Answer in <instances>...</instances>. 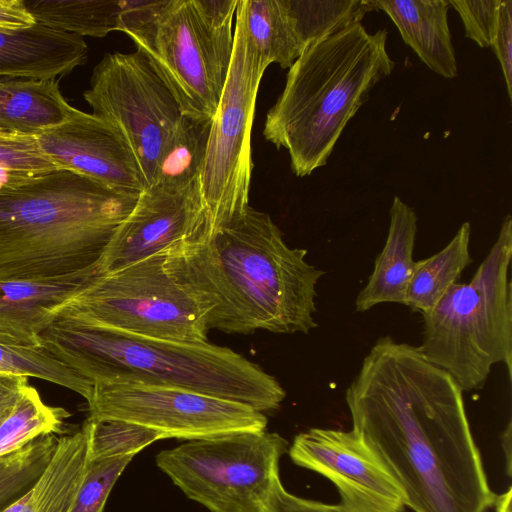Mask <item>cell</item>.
Masks as SVG:
<instances>
[{"mask_svg": "<svg viewBox=\"0 0 512 512\" xmlns=\"http://www.w3.org/2000/svg\"><path fill=\"white\" fill-rule=\"evenodd\" d=\"M352 425L414 512H486L490 489L463 390L419 346L380 337L345 393Z\"/></svg>", "mask_w": 512, "mask_h": 512, "instance_id": "6da1fadb", "label": "cell"}, {"mask_svg": "<svg viewBox=\"0 0 512 512\" xmlns=\"http://www.w3.org/2000/svg\"><path fill=\"white\" fill-rule=\"evenodd\" d=\"M290 248L270 215L250 205L205 238L166 252V268L194 299L208 329L308 334L318 326L325 271Z\"/></svg>", "mask_w": 512, "mask_h": 512, "instance_id": "7a4b0ae2", "label": "cell"}, {"mask_svg": "<svg viewBox=\"0 0 512 512\" xmlns=\"http://www.w3.org/2000/svg\"><path fill=\"white\" fill-rule=\"evenodd\" d=\"M41 349L93 387L98 382L170 386L229 399L265 413L286 393L278 380L228 347L127 334L58 314Z\"/></svg>", "mask_w": 512, "mask_h": 512, "instance_id": "3957f363", "label": "cell"}, {"mask_svg": "<svg viewBox=\"0 0 512 512\" xmlns=\"http://www.w3.org/2000/svg\"><path fill=\"white\" fill-rule=\"evenodd\" d=\"M138 197L63 168L1 188L0 280L98 269Z\"/></svg>", "mask_w": 512, "mask_h": 512, "instance_id": "277c9868", "label": "cell"}, {"mask_svg": "<svg viewBox=\"0 0 512 512\" xmlns=\"http://www.w3.org/2000/svg\"><path fill=\"white\" fill-rule=\"evenodd\" d=\"M387 36L386 29L371 34L361 22L354 23L307 46L289 68L263 135L287 150L296 176L327 164L369 92L392 73Z\"/></svg>", "mask_w": 512, "mask_h": 512, "instance_id": "5b68a950", "label": "cell"}, {"mask_svg": "<svg viewBox=\"0 0 512 512\" xmlns=\"http://www.w3.org/2000/svg\"><path fill=\"white\" fill-rule=\"evenodd\" d=\"M512 219L468 283L452 285L423 316L424 357L447 371L463 391L481 389L496 363L512 378Z\"/></svg>", "mask_w": 512, "mask_h": 512, "instance_id": "8992f818", "label": "cell"}, {"mask_svg": "<svg viewBox=\"0 0 512 512\" xmlns=\"http://www.w3.org/2000/svg\"><path fill=\"white\" fill-rule=\"evenodd\" d=\"M233 19L212 16L202 0H164L142 25L127 31L172 91L184 115L212 119L233 51Z\"/></svg>", "mask_w": 512, "mask_h": 512, "instance_id": "52a82bcc", "label": "cell"}, {"mask_svg": "<svg viewBox=\"0 0 512 512\" xmlns=\"http://www.w3.org/2000/svg\"><path fill=\"white\" fill-rule=\"evenodd\" d=\"M166 252L98 275L59 314L136 336L207 341L205 317L166 268Z\"/></svg>", "mask_w": 512, "mask_h": 512, "instance_id": "ba28073f", "label": "cell"}, {"mask_svg": "<svg viewBox=\"0 0 512 512\" xmlns=\"http://www.w3.org/2000/svg\"><path fill=\"white\" fill-rule=\"evenodd\" d=\"M288 446L277 433L239 432L189 440L161 451L156 464L210 512H261Z\"/></svg>", "mask_w": 512, "mask_h": 512, "instance_id": "9c48e42d", "label": "cell"}, {"mask_svg": "<svg viewBox=\"0 0 512 512\" xmlns=\"http://www.w3.org/2000/svg\"><path fill=\"white\" fill-rule=\"evenodd\" d=\"M235 16L230 68L212 118L200 175L208 234L249 206L251 131L257 93L267 69L250 39L244 0H238Z\"/></svg>", "mask_w": 512, "mask_h": 512, "instance_id": "30bf717a", "label": "cell"}, {"mask_svg": "<svg viewBox=\"0 0 512 512\" xmlns=\"http://www.w3.org/2000/svg\"><path fill=\"white\" fill-rule=\"evenodd\" d=\"M92 114L108 123L135 157L146 188L184 115L178 101L141 51L107 53L83 93Z\"/></svg>", "mask_w": 512, "mask_h": 512, "instance_id": "8fae6325", "label": "cell"}, {"mask_svg": "<svg viewBox=\"0 0 512 512\" xmlns=\"http://www.w3.org/2000/svg\"><path fill=\"white\" fill-rule=\"evenodd\" d=\"M87 403L89 419L135 423L164 439L261 432L267 426L265 414L249 405L178 387L98 382Z\"/></svg>", "mask_w": 512, "mask_h": 512, "instance_id": "7c38bea8", "label": "cell"}, {"mask_svg": "<svg viewBox=\"0 0 512 512\" xmlns=\"http://www.w3.org/2000/svg\"><path fill=\"white\" fill-rule=\"evenodd\" d=\"M291 460L331 481L350 512H404L405 495L354 430L311 428L295 436Z\"/></svg>", "mask_w": 512, "mask_h": 512, "instance_id": "4fadbf2b", "label": "cell"}, {"mask_svg": "<svg viewBox=\"0 0 512 512\" xmlns=\"http://www.w3.org/2000/svg\"><path fill=\"white\" fill-rule=\"evenodd\" d=\"M209 233L200 179L181 189L153 184L143 190L108 244L100 274L111 273Z\"/></svg>", "mask_w": 512, "mask_h": 512, "instance_id": "5bb4252c", "label": "cell"}, {"mask_svg": "<svg viewBox=\"0 0 512 512\" xmlns=\"http://www.w3.org/2000/svg\"><path fill=\"white\" fill-rule=\"evenodd\" d=\"M39 148L58 168L139 196L146 188L132 152L105 121L78 109L63 124L35 136Z\"/></svg>", "mask_w": 512, "mask_h": 512, "instance_id": "9a60e30c", "label": "cell"}, {"mask_svg": "<svg viewBox=\"0 0 512 512\" xmlns=\"http://www.w3.org/2000/svg\"><path fill=\"white\" fill-rule=\"evenodd\" d=\"M98 275L93 269L44 280H0V344L41 347L40 334Z\"/></svg>", "mask_w": 512, "mask_h": 512, "instance_id": "2e32d148", "label": "cell"}, {"mask_svg": "<svg viewBox=\"0 0 512 512\" xmlns=\"http://www.w3.org/2000/svg\"><path fill=\"white\" fill-rule=\"evenodd\" d=\"M83 37L35 23L0 29V79H57L87 61Z\"/></svg>", "mask_w": 512, "mask_h": 512, "instance_id": "e0dca14e", "label": "cell"}, {"mask_svg": "<svg viewBox=\"0 0 512 512\" xmlns=\"http://www.w3.org/2000/svg\"><path fill=\"white\" fill-rule=\"evenodd\" d=\"M389 214L387 239L375 259L367 284L356 297L357 312H365L380 303L406 305L407 291L416 262L413 259V250L417 216L398 196L394 197Z\"/></svg>", "mask_w": 512, "mask_h": 512, "instance_id": "ac0fdd59", "label": "cell"}, {"mask_svg": "<svg viewBox=\"0 0 512 512\" xmlns=\"http://www.w3.org/2000/svg\"><path fill=\"white\" fill-rule=\"evenodd\" d=\"M398 28L404 42L438 75L451 79L458 68L446 0H373Z\"/></svg>", "mask_w": 512, "mask_h": 512, "instance_id": "d6986e66", "label": "cell"}, {"mask_svg": "<svg viewBox=\"0 0 512 512\" xmlns=\"http://www.w3.org/2000/svg\"><path fill=\"white\" fill-rule=\"evenodd\" d=\"M89 459L86 420L58 437L56 449L32 487L3 512H70Z\"/></svg>", "mask_w": 512, "mask_h": 512, "instance_id": "ffe728a7", "label": "cell"}, {"mask_svg": "<svg viewBox=\"0 0 512 512\" xmlns=\"http://www.w3.org/2000/svg\"><path fill=\"white\" fill-rule=\"evenodd\" d=\"M57 79H0V130L36 136L65 123L75 112Z\"/></svg>", "mask_w": 512, "mask_h": 512, "instance_id": "44dd1931", "label": "cell"}, {"mask_svg": "<svg viewBox=\"0 0 512 512\" xmlns=\"http://www.w3.org/2000/svg\"><path fill=\"white\" fill-rule=\"evenodd\" d=\"M250 39L268 67L289 69L306 49L289 0H244Z\"/></svg>", "mask_w": 512, "mask_h": 512, "instance_id": "7402d4cb", "label": "cell"}, {"mask_svg": "<svg viewBox=\"0 0 512 512\" xmlns=\"http://www.w3.org/2000/svg\"><path fill=\"white\" fill-rule=\"evenodd\" d=\"M470 234V224L464 222L442 250L415 262L406 299V306L412 311L427 313L457 283L462 271L473 261Z\"/></svg>", "mask_w": 512, "mask_h": 512, "instance_id": "603a6c76", "label": "cell"}, {"mask_svg": "<svg viewBox=\"0 0 512 512\" xmlns=\"http://www.w3.org/2000/svg\"><path fill=\"white\" fill-rule=\"evenodd\" d=\"M35 23L78 36L121 31L125 0H22Z\"/></svg>", "mask_w": 512, "mask_h": 512, "instance_id": "cb8c5ba5", "label": "cell"}, {"mask_svg": "<svg viewBox=\"0 0 512 512\" xmlns=\"http://www.w3.org/2000/svg\"><path fill=\"white\" fill-rule=\"evenodd\" d=\"M211 123L182 116L160 156L152 185L181 189L200 179Z\"/></svg>", "mask_w": 512, "mask_h": 512, "instance_id": "d4e9b609", "label": "cell"}, {"mask_svg": "<svg viewBox=\"0 0 512 512\" xmlns=\"http://www.w3.org/2000/svg\"><path fill=\"white\" fill-rule=\"evenodd\" d=\"M70 413L47 405L28 384L16 402L0 417V458L11 455L35 439L63 431Z\"/></svg>", "mask_w": 512, "mask_h": 512, "instance_id": "484cf974", "label": "cell"}, {"mask_svg": "<svg viewBox=\"0 0 512 512\" xmlns=\"http://www.w3.org/2000/svg\"><path fill=\"white\" fill-rule=\"evenodd\" d=\"M55 434L41 436L0 458V512L22 497L46 468L57 445Z\"/></svg>", "mask_w": 512, "mask_h": 512, "instance_id": "4316f807", "label": "cell"}, {"mask_svg": "<svg viewBox=\"0 0 512 512\" xmlns=\"http://www.w3.org/2000/svg\"><path fill=\"white\" fill-rule=\"evenodd\" d=\"M0 372L32 376L68 388L88 401L92 385L40 347L0 344Z\"/></svg>", "mask_w": 512, "mask_h": 512, "instance_id": "83f0119b", "label": "cell"}, {"mask_svg": "<svg viewBox=\"0 0 512 512\" xmlns=\"http://www.w3.org/2000/svg\"><path fill=\"white\" fill-rule=\"evenodd\" d=\"M89 428V459L135 456L151 443L164 439L153 429L122 420H92Z\"/></svg>", "mask_w": 512, "mask_h": 512, "instance_id": "f1b7e54d", "label": "cell"}, {"mask_svg": "<svg viewBox=\"0 0 512 512\" xmlns=\"http://www.w3.org/2000/svg\"><path fill=\"white\" fill-rule=\"evenodd\" d=\"M56 169L39 148L35 136L0 131V189Z\"/></svg>", "mask_w": 512, "mask_h": 512, "instance_id": "f546056e", "label": "cell"}, {"mask_svg": "<svg viewBox=\"0 0 512 512\" xmlns=\"http://www.w3.org/2000/svg\"><path fill=\"white\" fill-rule=\"evenodd\" d=\"M133 457L88 459L70 512H103L114 484Z\"/></svg>", "mask_w": 512, "mask_h": 512, "instance_id": "4dcf8cb0", "label": "cell"}, {"mask_svg": "<svg viewBox=\"0 0 512 512\" xmlns=\"http://www.w3.org/2000/svg\"><path fill=\"white\" fill-rule=\"evenodd\" d=\"M464 24L465 36L481 48L491 47L496 36L502 0H449Z\"/></svg>", "mask_w": 512, "mask_h": 512, "instance_id": "1f68e13d", "label": "cell"}, {"mask_svg": "<svg viewBox=\"0 0 512 512\" xmlns=\"http://www.w3.org/2000/svg\"><path fill=\"white\" fill-rule=\"evenodd\" d=\"M261 512H350L340 504H328L296 496L276 478Z\"/></svg>", "mask_w": 512, "mask_h": 512, "instance_id": "d6a6232c", "label": "cell"}, {"mask_svg": "<svg viewBox=\"0 0 512 512\" xmlns=\"http://www.w3.org/2000/svg\"><path fill=\"white\" fill-rule=\"evenodd\" d=\"M500 62L507 94L512 100V0H502L496 36L491 46Z\"/></svg>", "mask_w": 512, "mask_h": 512, "instance_id": "836d02e7", "label": "cell"}, {"mask_svg": "<svg viewBox=\"0 0 512 512\" xmlns=\"http://www.w3.org/2000/svg\"><path fill=\"white\" fill-rule=\"evenodd\" d=\"M35 24L22 0H0V29H21Z\"/></svg>", "mask_w": 512, "mask_h": 512, "instance_id": "e575fe53", "label": "cell"}, {"mask_svg": "<svg viewBox=\"0 0 512 512\" xmlns=\"http://www.w3.org/2000/svg\"><path fill=\"white\" fill-rule=\"evenodd\" d=\"M28 384L26 376L0 372V417L16 402Z\"/></svg>", "mask_w": 512, "mask_h": 512, "instance_id": "d590c367", "label": "cell"}, {"mask_svg": "<svg viewBox=\"0 0 512 512\" xmlns=\"http://www.w3.org/2000/svg\"><path fill=\"white\" fill-rule=\"evenodd\" d=\"M496 512H511V489L506 493L496 496L494 504Z\"/></svg>", "mask_w": 512, "mask_h": 512, "instance_id": "8d00e7d4", "label": "cell"}, {"mask_svg": "<svg viewBox=\"0 0 512 512\" xmlns=\"http://www.w3.org/2000/svg\"><path fill=\"white\" fill-rule=\"evenodd\" d=\"M1 131V130H0Z\"/></svg>", "mask_w": 512, "mask_h": 512, "instance_id": "74e56055", "label": "cell"}]
</instances>
